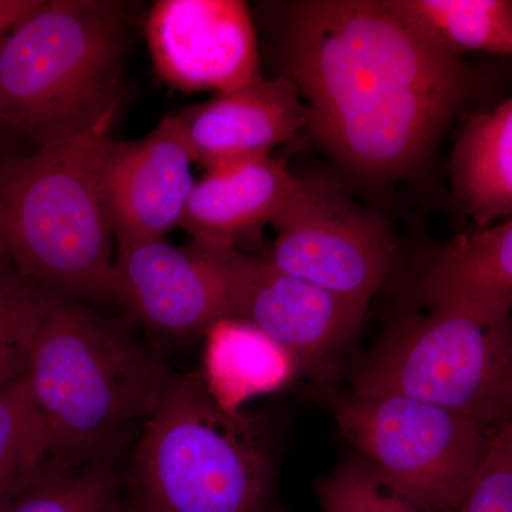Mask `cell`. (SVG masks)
Segmentation results:
<instances>
[{
	"label": "cell",
	"instance_id": "6da1fadb",
	"mask_svg": "<svg viewBox=\"0 0 512 512\" xmlns=\"http://www.w3.org/2000/svg\"><path fill=\"white\" fill-rule=\"evenodd\" d=\"M289 77L308 130L330 154L372 178L413 173L467 92L460 55L392 0H313L288 35Z\"/></svg>",
	"mask_w": 512,
	"mask_h": 512
},
{
	"label": "cell",
	"instance_id": "7a4b0ae2",
	"mask_svg": "<svg viewBox=\"0 0 512 512\" xmlns=\"http://www.w3.org/2000/svg\"><path fill=\"white\" fill-rule=\"evenodd\" d=\"M157 348L121 320L59 295L30 355L25 380L52 440V460H110L173 379Z\"/></svg>",
	"mask_w": 512,
	"mask_h": 512
},
{
	"label": "cell",
	"instance_id": "3957f363",
	"mask_svg": "<svg viewBox=\"0 0 512 512\" xmlns=\"http://www.w3.org/2000/svg\"><path fill=\"white\" fill-rule=\"evenodd\" d=\"M116 113L70 140L0 158V258L76 301H114L103 163Z\"/></svg>",
	"mask_w": 512,
	"mask_h": 512
},
{
	"label": "cell",
	"instance_id": "277c9868",
	"mask_svg": "<svg viewBox=\"0 0 512 512\" xmlns=\"http://www.w3.org/2000/svg\"><path fill=\"white\" fill-rule=\"evenodd\" d=\"M128 15L109 0H43L0 40V127L37 148L119 109Z\"/></svg>",
	"mask_w": 512,
	"mask_h": 512
},
{
	"label": "cell",
	"instance_id": "5b68a950",
	"mask_svg": "<svg viewBox=\"0 0 512 512\" xmlns=\"http://www.w3.org/2000/svg\"><path fill=\"white\" fill-rule=\"evenodd\" d=\"M265 451L241 414L200 375H174L144 420L131 464L136 512H254L268 484Z\"/></svg>",
	"mask_w": 512,
	"mask_h": 512
},
{
	"label": "cell",
	"instance_id": "8992f818",
	"mask_svg": "<svg viewBox=\"0 0 512 512\" xmlns=\"http://www.w3.org/2000/svg\"><path fill=\"white\" fill-rule=\"evenodd\" d=\"M353 393L410 397L495 433L512 419V313L434 306L363 360Z\"/></svg>",
	"mask_w": 512,
	"mask_h": 512
},
{
	"label": "cell",
	"instance_id": "52a82bcc",
	"mask_svg": "<svg viewBox=\"0 0 512 512\" xmlns=\"http://www.w3.org/2000/svg\"><path fill=\"white\" fill-rule=\"evenodd\" d=\"M340 430L380 484L424 512H457L493 434L433 404L357 394L336 404Z\"/></svg>",
	"mask_w": 512,
	"mask_h": 512
},
{
	"label": "cell",
	"instance_id": "ba28073f",
	"mask_svg": "<svg viewBox=\"0 0 512 512\" xmlns=\"http://www.w3.org/2000/svg\"><path fill=\"white\" fill-rule=\"evenodd\" d=\"M272 228L269 265L353 301L369 305L392 271L396 245L386 224L326 178H299Z\"/></svg>",
	"mask_w": 512,
	"mask_h": 512
},
{
	"label": "cell",
	"instance_id": "9c48e42d",
	"mask_svg": "<svg viewBox=\"0 0 512 512\" xmlns=\"http://www.w3.org/2000/svg\"><path fill=\"white\" fill-rule=\"evenodd\" d=\"M251 256L237 248L192 241L120 247L114 301L134 320L171 338L204 335L224 319H237L242 282Z\"/></svg>",
	"mask_w": 512,
	"mask_h": 512
},
{
	"label": "cell",
	"instance_id": "30bf717a",
	"mask_svg": "<svg viewBox=\"0 0 512 512\" xmlns=\"http://www.w3.org/2000/svg\"><path fill=\"white\" fill-rule=\"evenodd\" d=\"M154 69L185 93H227L262 79L254 26L239 0H160L146 19Z\"/></svg>",
	"mask_w": 512,
	"mask_h": 512
},
{
	"label": "cell",
	"instance_id": "8fae6325",
	"mask_svg": "<svg viewBox=\"0 0 512 512\" xmlns=\"http://www.w3.org/2000/svg\"><path fill=\"white\" fill-rule=\"evenodd\" d=\"M192 164L171 116L140 140L111 141L103 183L119 248L161 241L180 227L197 183Z\"/></svg>",
	"mask_w": 512,
	"mask_h": 512
},
{
	"label": "cell",
	"instance_id": "7c38bea8",
	"mask_svg": "<svg viewBox=\"0 0 512 512\" xmlns=\"http://www.w3.org/2000/svg\"><path fill=\"white\" fill-rule=\"evenodd\" d=\"M194 161L205 171L269 157L308 127L309 111L291 77L261 79L171 114Z\"/></svg>",
	"mask_w": 512,
	"mask_h": 512
},
{
	"label": "cell",
	"instance_id": "4fadbf2b",
	"mask_svg": "<svg viewBox=\"0 0 512 512\" xmlns=\"http://www.w3.org/2000/svg\"><path fill=\"white\" fill-rule=\"evenodd\" d=\"M366 311V303L284 274L251 256L237 319L261 330L296 362H312L346 348L362 328Z\"/></svg>",
	"mask_w": 512,
	"mask_h": 512
},
{
	"label": "cell",
	"instance_id": "5bb4252c",
	"mask_svg": "<svg viewBox=\"0 0 512 512\" xmlns=\"http://www.w3.org/2000/svg\"><path fill=\"white\" fill-rule=\"evenodd\" d=\"M299 178L271 156L211 168L192 188L180 227L192 241L238 249L239 242L272 225Z\"/></svg>",
	"mask_w": 512,
	"mask_h": 512
},
{
	"label": "cell",
	"instance_id": "9a60e30c",
	"mask_svg": "<svg viewBox=\"0 0 512 512\" xmlns=\"http://www.w3.org/2000/svg\"><path fill=\"white\" fill-rule=\"evenodd\" d=\"M419 292L431 308L461 303L512 313V217L453 239L427 265Z\"/></svg>",
	"mask_w": 512,
	"mask_h": 512
},
{
	"label": "cell",
	"instance_id": "2e32d148",
	"mask_svg": "<svg viewBox=\"0 0 512 512\" xmlns=\"http://www.w3.org/2000/svg\"><path fill=\"white\" fill-rule=\"evenodd\" d=\"M457 204L477 229L512 217V97L467 120L451 157Z\"/></svg>",
	"mask_w": 512,
	"mask_h": 512
},
{
	"label": "cell",
	"instance_id": "e0dca14e",
	"mask_svg": "<svg viewBox=\"0 0 512 512\" xmlns=\"http://www.w3.org/2000/svg\"><path fill=\"white\" fill-rule=\"evenodd\" d=\"M201 379L215 402L232 414L291 379V353L244 320L224 319L204 333Z\"/></svg>",
	"mask_w": 512,
	"mask_h": 512
},
{
	"label": "cell",
	"instance_id": "ac0fdd59",
	"mask_svg": "<svg viewBox=\"0 0 512 512\" xmlns=\"http://www.w3.org/2000/svg\"><path fill=\"white\" fill-rule=\"evenodd\" d=\"M451 52L512 57V0H392Z\"/></svg>",
	"mask_w": 512,
	"mask_h": 512
},
{
	"label": "cell",
	"instance_id": "d6986e66",
	"mask_svg": "<svg viewBox=\"0 0 512 512\" xmlns=\"http://www.w3.org/2000/svg\"><path fill=\"white\" fill-rule=\"evenodd\" d=\"M52 460V440L25 377L0 392V512L35 483Z\"/></svg>",
	"mask_w": 512,
	"mask_h": 512
},
{
	"label": "cell",
	"instance_id": "ffe728a7",
	"mask_svg": "<svg viewBox=\"0 0 512 512\" xmlns=\"http://www.w3.org/2000/svg\"><path fill=\"white\" fill-rule=\"evenodd\" d=\"M121 476L111 460H50L6 512H121Z\"/></svg>",
	"mask_w": 512,
	"mask_h": 512
},
{
	"label": "cell",
	"instance_id": "44dd1931",
	"mask_svg": "<svg viewBox=\"0 0 512 512\" xmlns=\"http://www.w3.org/2000/svg\"><path fill=\"white\" fill-rule=\"evenodd\" d=\"M59 295L0 258V392L25 377L40 325Z\"/></svg>",
	"mask_w": 512,
	"mask_h": 512
},
{
	"label": "cell",
	"instance_id": "7402d4cb",
	"mask_svg": "<svg viewBox=\"0 0 512 512\" xmlns=\"http://www.w3.org/2000/svg\"><path fill=\"white\" fill-rule=\"evenodd\" d=\"M325 512H424L384 487L365 461H350L319 484Z\"/></svg>",
	"mask_w": 512,
	"mask_h": 512
},
{
	"label": "cell",
	"instance_id": "603a6c76",
	"mask_svg": "<svg viewBox=\"0 0 512 512\" xmlns=\"http://www.w3.org/2000/svg\"><path fill=\"white\" fill-rule=\"evenodd\" d=\"M457 512H512V433H493L487 454Z\"/></svg>",
	"mask_w": 512,
	"mask_h": 512
},
{
	"label": "cell",
	"instance_id": "cb8c5ba5",
	"mask_svg": "<svg viewBox=\"0 0 512 512\" xmlns=\"http://www.w3.org/2000/svg\"><path fill=\"white\" fill-rule=\"evenodd\" d=\"M43 0H0V40L36 12Z\"/></svg>",
	"mask_w": 512,
	"mask_h": 512
},
{
	"label": "cell",
	"instance_id": "d4e9b609",
	"mask_svg": "<svg viewBox=\"0 0 512 512\" xmlns=\"http://www.w3.org/2000/svg\"><path fill=\"white\" fill-rule=\"evenodd\" d=\"M8 131L5 130V128L3 127H0V144H2V141H3V138H5L6 136H8ZM5 156H0V158H3Z\"/></svg>",
	"mask_w": 512,
	"mask_h": 512
},
{
	"label": "cell",
	"instance_id": "484cf974",
	"mask_svg": "<svg viewBox=\"0 0 512 512\" xmlns=\"http://www.w3.org/2000/svg\"><path fill=\"white\" fill-rule=\"evenodd\" d=\"M121 512H136V510H134V508L131 507V505L130 507H124L123 505V510H121Z\"/></svg>",
	"mask_w": 512,
	"mask_h": 512
},
{
	"label": "cell",
	"instance_id": "4316f807",
	"mask_svg": "<svg viewBox=\"0 0 512 512\" xmlns=\"http://www.w3.org/2000/svg\"><path fill=\"white\" fill-rule=\"evenodd\" d=\"M507 426H508V429H510L511 433H512V419H511L510 423H507Z\"/></svg>",
	"mask_w": 512,
	"mask_h": 512
}]
</instances>
